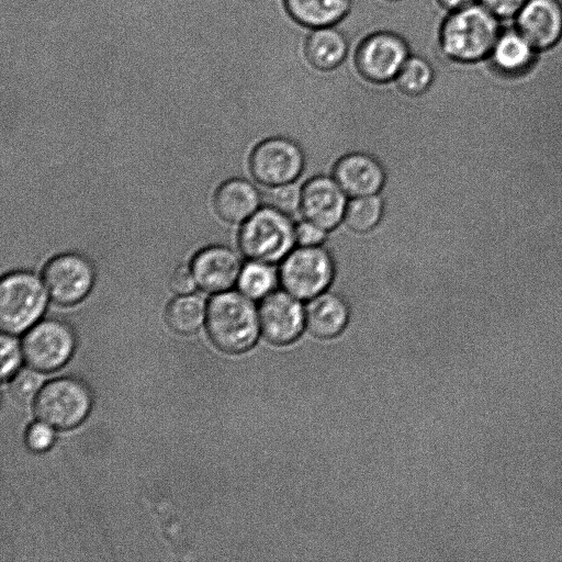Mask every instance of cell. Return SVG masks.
Instances as JSON below:
<instances>
[{
    "label": "cell",
    "mask_w": 562,
    "mask_h": 562,
    "mask_svg": "<svg viewBox=\"0 0 562 562\" xmlns=\"http://www.w3.org/2000/svg\"><path fill=\"white\" fill-rule=\"evenodd\" d=\"M358 26V41L353 43V63L358 72L373 83L393 82L403 65L412 54L408 41L398 32L385 29L368 30L358 19L349 13L347 16Z\"/></svg>",
    "instance_id": "obj_4"
},
{
    "label": "cell",
    "mask_w": 562,
    "mask_h": 562,
    "mask_svg": "<svg viewBox=\"0 0 562 562\" xmlns=\"http://www.w3.org/2000/svg\"><path fill=\"white\" fill-rule=\"evenodd\" d=\"M349 321V306L346 300L334 291H324L307 300L305 326L308 331L322 339L338 336Z\"/></svg>",
    "instance_id": "obj_18"
},
{
    "label": "cell",
    "mask_w": 562,
    "mask_h": 562,
    "mask_svg": "<svg viewBox=\"0 0 562 562\" xmlns=\"http://www.w3.org/2000/svg\"><path fill=\"white\" fill-rule=\"evenodd\" d=\"M76 336L68 323L47 318L36 323L23 338L22 351L35 370L49 372L64 366L71 357Z\"/></svg>",
    "instance_id": "obj_11"
},
{
    "label": "cell",
    "mask_w": 562,
    "mask_h": 562,
    "mask_svg": "<svg viewBox=\"0 0 562 562\" xmlns=\"http://www.w3.org/2000/svg\"><path fill=\"white\" fill-rule=\"evenodd\" d=\"M386 1H400V0H386Z\"/></svg>",
    "instance_id": "obj_34"
},
{
    "label": "cell",
    "mask_w": 562,
    "mask_h": 562,
    "mask_svg": "<svg viewBox=\"0 0 562 562\" xmlns=\"http://www.w3.org/2000/svg\"><path fill=\"white\" fill-rule=\"evenodd\" d=\"M435 76L436 70L431 60L425 54L413 50L394 82L404 94L419 97L431 88Z\"/></svg>",
    "instance_id": "obj_24"
},
{
    "label": "cell",
    "mask_w": 562,
    "mask_h": 562,
    "mask_svg": "<svg viewBox=\"0 0 562 562\" xmlns=\"http://www.w3.org/2000/svg\"><path fill=\"white\" fill-rule=\"evenodd\" d=\"M352 41L339 25L307 29L303 52L307 63L321 71L342 65L351 53Z\"/></svg>",
    "instance_id": "obj_17"
},
{
    "label": "cell",
    "mask_w": 562,
    "mask_h": 562,
    "mask_svg": "<svg viewBox=\"0 0 562 562\" xmlns=\"http://www.w3.org/2000/svg\"><path fill=\"white\" fill-rule=\"evenodd\" d=\"M503 30V22L480 2L448 12L438 31L441 52L461 63L490 56Z\"/></svg>",
    "instance_id": "obj_2"
},
{
    "label": "cell",
    "mask_w": 562,
    "mask_h": 562,
    "mask_svg": "<svg viewBox=\"0 0 562 562\" xmlns=\"http://www.w3.org/2000/svg\"><path fill=\"white\" fill-rule=\"evenodd\" d=\"M289 15L305 29L340 24L351 12L352 0H283Z\"/></svg>",
    "instance_id": "obj_20"
},
{
    "label": "cell",
    "mask_w": 562,
    "mask_h": 562,
    "mask_svg": "<svg viewBox=\"0 0 562 562\" xmlns=\"http://www.w3.org/2000/svg\"><path fill=\"white\" fill-rule=\"evenodd\" d=\"M535 54L536 49L518 32L513 20L503 22V30L488 57L499 70L515 74L526 69Z\"/></svg>",
    "instance_id": "obj_21"
},
{
    "label": "cell",
    "mask_w": 562,
    "mask_h": 562,
    "mask_svg": "<svg viewBox=\"0 0 562 562\" xmlns=\"http://www.w3.org/2000/svg\"><path fill=\"white\" fill-rule=\"evenodd\" d=\"M196 285L191 266H178L169 278L170 290L178 295L192 293Z\"/></svg>",
    "instance_id": "obj_32"
},
{
    "label": "cell",
    "mask_w": 562,
    "mask_h": 562,
    "mask_svg": "<svg viewBox=\"0 0 562 562\" xmlns=\"http://www.w3.org/2000/svg\"><path fill=\"white\" fill-rule=\"evenodd\" d=\"M1 376L2 379L10 378L21 362L20 346L12 334L3 333L1 335Z\"/></svg>",
    "instance_id": "obj_28"
},
{
    "label": "cell",
    "mask_w": 562,
    "mask_h": 562,
    "mask_svg": "<svg viewBox=\"0 0 562 562\" xmlns=\"http://www.w3.org/2000/svg\"><path fill=\"white\" fill-rule=\"evenodd\" d=\"M328 232L319 225L302 217L295 223L297 246H321L325 244Z\"/></svg>",
    "instance_id": "obj_29"
},
{
    "label": "cell",
    "mask_w": 562,
    "mask_h": 562,
    "mask_svg": "<svg viewBox=\"0 0 562 562\" xmlns=\"http://www.w3.org/2000/svg\"><path fill=\"white\" fill-rule=\"evenodd\" d=\"M243 266L239 255L224 245L201 249L191 262L198 286L210 293L224 292L237 284Z\"/></svg>",
    "instance_id": "obj_14"
},
{
    "label": "cell",
    "mask_w": 562,
    "mask_h": 562,
    "mask_svg": "<svg viewBox=\"0 0 562 562\" xmlns=\"http://www.w3.org/2000/svg\"><path fill=\"white\" fill-rule=\"evenodd\" d=\"M261 193L244 178H231L220 184L213 196L217 215L233 224L244 223L261 206Z\"/></svg>",
    "instance_id": "obj_19"
},
{
    "label": "cell",
    "mask_w": 562,
    "mask_h": 562,
    "mask_svg": "<svg viewBox=\"0 0 562 562\" xmlns=\"http://www.w3.org/2000/svg\"><path fill=\"white\" fill-rule=\"evenodd\" d=\"M294 245L295 223L292 217L269 205L260 206L238 232V247L249 260L276 265Z\"/></svg>",
    "instance_id": "obj_5"
},
{
    "label": "cell",
    "mask_w": 562,
    "mask_h": 562,
    "mask_svg": "<svg viewBox=\"0 0 562 562\" xmlns=\"http://www.w3.org/2000/svg\"><path fill=\"white\" fill-rule=\"evenodd\" d=\"M43 281L56 304L71 306L89 295L95 282V270L86 256L63 252L46 262Z\"/></svg>",
    "instance_id": "obj_10"
},
{
    "label": "cell",
    "mask_w": 562,
    "mask_h": 562,
    "mask_svg": "<svg viewBox=\"0 0 562 562\" xmlns=\"http://www.w3.org/2000/svg\"><path fill=\"white\" fill-rule=\"evenodd\" d=\"M335 276L334 256L323 245L294 247L279 266L281 288L301 301L328 290Z\"/></svg>",
    "instance_id": "obj_7"
},
{
    "label": "cell",
    "mask_w": 562,
    "mask_h": 562,
    "mask_svg": "<svg viewBox=\"0 0 562 562\" xmlns=\"http://www.w3.org/2000/svg\"><path fill=\"white\" fill-rule=\"evenodd\" d=\"M54 441V432L50 426L41 422L33 424L26 432V443L36 452L47 450Z\"/></svg>",
    "instance_id": "obj_31"
},
{
    "label": "cell",
    "mask_w": 562,
    "mask_h": 562,
    "mask_svg": "<svg viewBox=\"0 0 562 562\" xmlns=\"http://www.w3.org/2000/svg\"><path fill=\"white\" fill-rule=\"evenodd\" d=\"M254 179L273 187L296 181L305 168V155L297 142L286 136H272L260 140L248 159Z\"/></svg>",
    "instance_id": "obj_9"
},
{
    "label": "cell",
    "mask_w": 562,
    "mask_h": 562,
    "mask_svg": "<svg viewBox=\"0 0 562 562\" xmlns=\"http://www.w3.org/2000/svg\"><path fill=\"white\" fill-rule=\"evenodd\" d=\"M438 4L448 12L468 7L477 0H436Z\"/></svg>",
    "instance_id": "obj_33"
},
{
    "label": "cell",
    "mask_w": 562,
    "mask_h": 562,
    "mask_svg": "<svg viewBox=\"0 0 562 562\" xmlns=\"http://www.w3.org/2000/svg\"><path fill=\"white\" fill-rule=\"evenodd\" d=\"M204 300L196 294L178 295L166 308V321L171 329L179 334H192L206 318Z\"/></svg>",
    "instance_id": "obj_23"
},
{
    "label": "cell",
    "mask_w": 562,
    "mask_h": 562,
    "mask_svg": "<svg viewBox=\"0 0 562 562\" xmlns=\"http://www.w3.org/2000/svg\"><path fill=\"white\" fill-rule=\"evenodd\" d=\"M514 25L536 50L547 48L562 34V5L558 0H527Z\"/></svg>",
    "instance_id": "obj_16"
},
{
    "label": "cell",
    "mask_w": 562,
    "mask_h": 562,
    "mask_svg": "<svg viewBox=\"0 0 562 562\" xmlns=\"http://www.w3.org/2000/svg\"><path fill=\"white\" fill-rule=\"evenodd\" d=\"M258 315L260 330L276 345L292 342L305 326V306L282 288L260 300Z\"/></svg>",
    "instance_id": "obj_12"
},
{
    "label": "cell",
    "mask_w": 562,
    "mask_h": 562,
    "mask_svg": "<svg viewBox=\"0 0 562 562\" xmlns=\"http://www.w3.org/2000/svg\"><path fill=\"white\" fill-rule=\"evenodd\" d=\"M279 284V268L274 263L249 260L243 266L236 285L249 299L262 300Z\"/></svg>",
    "instance_id": "obj_25"
},
{
    "label": "cell",
    "mask_w": 562,
    "mask_h": 562,
    "mask_svg": "<svg viewBox=\"0 0 562 562\" xmlns=\"http://www.w3.org/2000/svg\"><path fill=\"white\" fill-rule=\"evenodd\" d=\"M48 292L43 279L27 270L8 272L0 283V326L19 334L34 325L46 308Z\"/></svg>",
    "instance_id": "obj_6"
},
{
    "label": "cell",
    "mask_w": 562,
    "mask_h": 562,
    "mask_svg": "<svg viewBox=\"0 0 562 562\" xmlns=\"http://www.w3.org/2000/svg\"><path fill=\"white\" fill-rule=\"evenodd\" d=\"M42 385V375L32 369H22L18 371L11 382L13 395L22 401L29 402L34 395H37Z\"/></svg>",
    "instance_id": "obj_27"
},
{
    "label": "cell",
    "mask_w": 562,
    "mask_h": 562,
    "mask_svg": "<svg viewBox=\"0 0 562 562\" xmlns=\"http://www.w3.org/2000/svg\"><path fill=\"white\" fill-rule=\"evenodd\" d=\"M92 396L85 382L59 378L46 383L37 393L34 411L37 418L55 428L69 429L89 414Z\"/></svg>",
    "instance_id": "obj_8"
},
{
    "label": "cell",
    "mask_w": 562,
    "mask_h": 562,
    "mask_svg": "<svg viewBox=\"0 0 562 562\" xmlns=\"http://www.w3.org/2000/svg\"><path fill=\"white\" fill-rule=\"evenodd\" d=\"M331 176L350 196L380 193L386 183V171L380 160L364 151H351L339 157Z\"/></svg>",
    "instance_id": "obj_15"
},
{
    "label": "cell",
    "mask_w": 562,
    "mask_h": 562,
    "mask_svg": "<svg viewBox=\"0 0 562 562\" xmlns=\"http://www.w3.org/2000/svg\"><path fill=\"white\" fill-rule=\"evenodd\" d=\"M347 198L333 176L315 175L302 184L300 214L330 232L344 221Z\"/></svg>",
    "instance_id": "obj_13"
},
{
    "label": "cell",
    "mask_w": 562,
    "mask_h": 562,
    "mask_svg": "<svg viewBox=\"0 0 562 562\" xmlns=\"http://www.w3.org/2000/svg\"><path fill=\"white\" fill-rule=\"evenodd\" d=\"M527 0H477L502 22L513 21Z\"/></svg>",
    "instance_id": "obj_30"
},
{
    "label": "cell",
    "mask_w": 562,
    "mask_h": 562,
    "mask_svg": "<svg viewBox=\"0 0 562 562\" xmlns=\"http://www.w3.org/2000/svg\"><path fill=\"white\" fill-rule=\"evenodd\" d=\"M562 5V0H558ZM514 122L529 176L562 189V34L515 74Z\"/></svg>",
    "instance_id": "obj_1"
},
{
    "label": "cell",
    "mask_w": 562,
    "mask_h": 562,
    "mask_svg": "<svg viewBox=\"0 0 562 562\" xmlns=\"http://www.w3.org/2000/svg\"><path fill=\"white\" fill-rule=\"evenodd\" d=\"M384 211L385 201L380 193L353 196L347 202L342 222L351 232L367 234L378 227Z\"/></svg>",
    "instance_id": "obj_22"
},
{
    "label": "cell",
    "mask_w": 562,
    "mask_h": 562,
    "mask_svg": "<svg viewBox=\"0 0 562 562\" xmlns=\"http://www.w3.org/2000/svg\"><path fill=\"white\" fill-rule=\"evenodd\" d=\"M266 188L268 200L266 205L272 206L291 217L300 213L302 186L297 181Z\"/></svg>",
    "instance_id": "obj_26"
},
{
    "label": "cell",
    "mask_w": 562,
    "mask_h": 562,
    "mask_svg": "<svg viewBox=\"0 0 562 562\" xmlns=\"http://www.w3.org/2000/svg\"><path fill=\"white\" fill-rule=\"evenodd\" d=\"M240 291L216 293L206 308V329L214 345L229 353L254 346L260 330L258 308Z\"/></svg>",
    "instance_id": "obj_3"
}]
</instances>
